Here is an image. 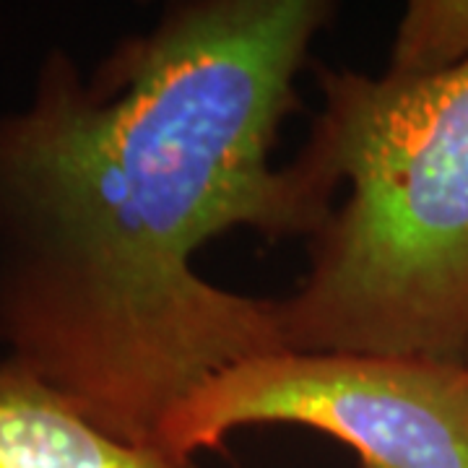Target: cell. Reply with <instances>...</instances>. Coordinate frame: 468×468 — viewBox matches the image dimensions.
I'll return each mask as SVG.
<instances>
[{"mask_svg": "<svg viewBox=\"0 0 468 468\" xmlns=\"http://www.w3.org/2000/svg\"><path fill=\"white\" fill-rule=\"evenodd\" d=\"M250 427H302L359 468H468V365L362 351H271L185 399L159 451L198 458Z\"/></svg>", "mask_w": 468, "mask_h": 468, "instance_id": "3", "label": "cell"}, {"mask_svg": "<svg viewBox=\"0 0 468 468\" xmlns=\"http://www.w3.org/2000/svg\"><path fill=\"white\" fill-rule=\"evenodd\" d=\"M289 162L331 211L273 313L284 349L468 365V66L435 79L315 68Z\"/></svg>", "mask_w": 468, "mask_h": 468, "instance_id": "2", "label": "cell"}, {"mask_svg": "<svg viewBox=\"0 0 468 468\" xmlns=\"http://www.w3.org/2000/svg\"><path fill=\"white\" fill-rule=\"evenodd\" d=\"M0 468H201V463L104 432L42 378L0 359Z\"/></svg>", "mask_w": 468, "mask_h": 468, "instance_id": "4", "label": "cell"}, {"mask_svg": "<svg viewBox=\"0 0 468 468\" xmlns=\"http://www.w3.org/2000/svg\"><path fill=\"white\" fill-rule=\"evenodd\" d=\"M468 66V0H414L406 5L385 73L435 79Z\"/></svg>", "mask_w": 468, "mask_h": 468, "instance_id": "5", "label": "cell"}, {"mask_svg": "<svg viewBox=\"0 0 468 468\" xmlns=\"http://www.w3.org/2000/svg\"><path fill=\"white\" fill-rule=\"evenodd\" d=\"M331 0H177L94 70L50 50L0 112V349L131 445L221 369L284 349L273 297L208 282L234 229L328 206L273 165Z\"/></svg>", "mask_w": 468, "mask_h": 468, "instance_id": "1", "label": "cell"}]
</instances>
